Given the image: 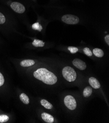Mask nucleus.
<instances>
[{"label": "nucleus", "instance_id": "nucleus-19", "mask_svg": "<svg viewBox=\"0 0 109 123\" xmlns=\"http://www.w3.org/2000/svg\"><path fill=\"white\" fill-rule=\"evenodd\" d=\"M6 19L5 15L0 12V24H3L6 22Z\"/></svg>", "mask_w": 109, "mask_h": 123}, {"label": "nucleus", "instance_id": "nucleus-21", "mask_svg": "<svg viewBox=\"0 0 109 123\" xmlns=\"http://www.w3.org/2000/svg\"><path fill=\"white\" fill-rule=\"evenodd\" d=\"M105 40L108 45H109V35H107L105 37Z\"/></svg>", "mask_w": 109, "mask_h": 123}, {"label": "nucleus", "instance_id": "nucleus-5", "mask_svg": "<svg viewBox=\"0 0 109 123\" xmlns=\"http://www.w3.org/2000/svg\"><path fill=\"white\" fill-rule=\"evenodd\" d=\"M10 7L15 12L22 14L24 13L26 11V8L23 4L17 2H13L9 4Z\"/></svg>", "mask_w": 109, "mask_h": 123}, {"label": "nucleus", "instance_id": "nucleus-2", "mask_svg": "<svg viewBox=\"0 0 109 123\" xmlns=\"http://www.w3.org/2000/svg\"><path fill=\"white\" fill-rule=\"evenodd\" d=\"M62 74L64 78L69 82L74 81L77 77L75 70L69 66H66L63 69Z\"/></svg>", "mask_w": 109, "mask_h": 123}, {"label": "nucleus", "instance_id": "nucleus-7", "mask_svg": "<svg viewBox=\"0 0 109 123\" xmlns=\"http://www.w3.org/2000/svg\"><path fill=\"white\" fill-rule=\"evenodd\" d=\"M89 82L91 86L95 89L100 88V84L98 80L94 77H91L89 79Z\"/></svg>", "mask_w": 109, "mask_h": 123}, {"label": "nucleus", "instance_id": "nucleus-1", "mask_svg": "<svg viewBox=\"0 0 109 123\" xmlns=\"http://www.w3.org/2000/svg\"><path fill=\"white\" fill-rule=\"evenodd\" d=\"M33 76L36 79L48 85L54 84L57 81V78L54 74L44 68L38 69L34 72Z\"/></svg>", "mask_w": 109, "mask_h": 123}, {"label": "nucleus", "instance_id": "nucleus-6", "mask_svg": "<svg viewBox=\"0 0 109 123\" xmlns=\"http://www.w3.org/2000/svg\"><path fill=\"white\" fill-rule=\"evenodd\" d=\"M72 64L75 67L81 70L86 69L87 67L85 62L79 59H75L72 61Z\"/></svg>", "mask_w": 109, "mask_h": 123}, {"label": "nucleus", "instance_id": "nucleus-3", "mask_svg": "<svg viewBox=\"0 0 109 123\" xmlns=\"http://www.w3.org/2000/svg\"><path fill=\"white\" fill-rule=\"evenodd\" d=\"M65 105L70 110H74L76 108L77 104L75 99L71 95H67L64 99Z\"/></svg>", "mask_w": 109, "mask_h": 123}, {"label": "nucleus", "instance_id": "nucleus-14", "mask_svg": "<svg viewBox=\"0 0 109 123\" xmlns=\"http://www.w3.org/2000/svg\"><path fill=\"white\" fill-rule=\"evenodd\" d=\"M32 44L35 47H43L45 45V42L38 39H34Z\"/></svg>", "mask_w": 109, "mask_h": 123}, {"label": "nucleus", "instance_id": "nucleus-17", "mask_svg": "<svg viewBox=\"0 0 109 123\" xmlns=\"http://www.w3.org/2000/svg\"><path fill=\"white\" fill-rule=\"evenodd\" d=\"M9 120V117L6 115L3 114L0 115V122L4 123L8 121Z\"/></svg>", "mask_w": 109, "mask_h": 123}, {"label": "nucleus", "instance_id": "nucleus-10", "mask_svg": "<svg viewBox=\"0 0 109 123\" xmlns=\"http://www.w3.org/2000/svg\"><path fill=\"white\" fill-rule=\"evenodd\" d=\"M20 100L25 105H28L29 103V99L28 96L25 93H22L20 95Z\"/></svg>", "mask_w": 109, "mask_h": 123}, {"label": "nucleus", "instance_id": "nucleus-12", "mask_svg": "<svg viewBox=\"0 0 109 123\" xmlns=\"http://www.w3.org/2000/svg\"><path fill=\"white\" fill-rule=\"evenodd\" d=\"M93 54L95 56L98 57H102L104 56V52L101 49L98 48H95L93 49Z\"/></svg>", "mask_w": 109, "mask_h": 123}, {"label": "nucleus", "instance_id": "nucleus-4", "mask_svg": "<svg viewBox=\"0 0 109 123\" xmlns=\"http://www.w3.org/2000/svg\"><path fill=\"white\" fill-rule=\"evenodd\" d=\"M62 20L64 23L69 25H75L79 23V18L74 15L66 14L62 16Z\"/></svg>", "mask_w": 109, "mask_h": 123}, {"label": "nucleus", "instance_id": "nucleus-20", "mask_svg": "<svg viewBox=\"0 0 109 123\" xmlns=\"http://www.w3.org/2000/svg\"><path fill=\"white\" fill-rule=\"evenodd\" d=\"M5 82V79L2 73L0 72V86H2L4 84Z\"/></svg>", "mask_w": 109, "mask_h": 123}, {"label": "nucleus", "instance_id": "nucleus-9", "mask_svg": "<svg viewBox=\"0 0 109 123\" xmlns=\"http://www.w3.org/2000/svg\"><path fill=\"white\" fill-rule=\"evenodd\" d=\"M35 64V61L32 59H25L22 60L20 62V65L23 67L31 66Z\"/></svg>", "mask_w": 109, "mask_h": 123}, {"label": "nucleus", "instance_id": "nucleus-13", "mask_svg": "<svg viewBox=\"0 0 109 123\" xmlns=\"http://www.w3.org/2000/svg\"><path fill=\"white\" fill-rule=\"evenodd\" d=\"M41 104L42 105H43L45 108L48 109H51L52 108L53 106L50 103L48 102L47 101L45 100V99H42L41 101Z\"/></svg>", "mask_w": 109, "mask_h": 123}, {"label": "nucleus", "instance_id": "nucleus-15", "mask_svg": "<svg viewBox=\"0 0 109 123\" xmlns=\"http://www.w3.org/2000/svg\"><path fill=\"white\" fill-rule=\"evenodd\" d=\"M32 29L33 30H36V31H41L43 27L41 25V24H40L38 22H36L34 23L32 25Z\"/></svg>", "mask_w": 109, "mask_h": 123}, {"label": "nucleus", "instance_id": "nucleus-8", "mask_svg": "<svg viewBox=\"0 0 109 123\" xmlns=\"http://www.w3.org/2000/svg\"><path fill=\"white\" fill-rule=\"evenodd\" d=\"M41 117L43 120L47 123H52L54 120V118L52 115L45 112L42 114Z\"/></svg>", "mask_w": 109, "mask_h": 123}, {"label": "nucleus", "instance_id": "nucleus-11", "mask_svg": "<svg viewBox=\"0 0 109 123\" xmlns=\"http://www.w3.org/2000/svg\"><path fill=\"white\" fill-rule=\"evenodd\" d=\"M92 88L90 86H87V87L85 88V89H84V91L83 92V95L84 97H86V98H88L92 95Z\"/></svg>", "mask_w": 109, "mask_h": 123}, {"label": "nucleus", "instance_id": "nucleus-16", "mask_svg": "<svg viewBox=\"0 0 109 123\" xmlns=\"http://www.w3.org/2000/svg\"><path fill=\"white\" fill-rule=\"evenodd\" d=\"M83 52L86 55H87L88 56H91L92 55V53L90 49L87 47L85 48L83 50Z\"/></svg>", "mask_w": 109, "mask_h": 123}, {"label": "nucleus", "instance_id": "nucleus-18", "mask_svg": "<svg viewBox=\"0 0 109 123\" xmlns=\"http://www.w3.org/2000/svg\"><path fill=\"white\" fill-rule=\"evenodd\" d=\"M68 50L71 54H75L78 51V49L75 47H69Z\"/></svg>", "mask_w": 109, "mask_h": 123}]
</instances>
